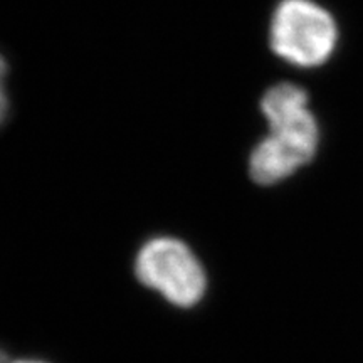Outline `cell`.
<instances>
[{
  "mask_svg": "<svg viewBox=\"0 0 363 363\" xmlns=\"http://www.w3.org/2000/svg\"><path fill=\"white\" fill-rule=\"evenodd\" d=\"M9 66L7 61L4 59L2 54H0V126L6 123L7 116H9V110H11V103H9V96L6 91V76H7Z\"/></svg>",
  "mask_w": 363,
  "mask_h": 363,
  "instance_id": "4",
  "label": "cell"
},
{
  "mask_svg": "<svg viewBox=\"0 0 363 363\" xmlns=\"http://www.w3.org/2000/svg\"><path fill=\"white\" fill-rule=\"evenodd\" d=\"M136 278L180 308L197 305L206 293V272L187 244L174 238H157L136 254Z\"/></svg>",
  "mask_w": 363,
  "mask_h": 363,
  "instance_id": "3",
  "label": "cell"
},
{
  "mask_svg": "<svg viewBox=\"0 0 363 363\" xmlns=\"http://www.w3.org/2000/svg\"><path fill=\"white\" fill-rule=\"evenodd\" d=\"M16 363H45V362H39V360H19Z\"/></svg>",
  "mask_w": 363,
  "mask_h": 363,
  "instance_id": "6",
  "label": "cell"
},
{
  "mask_svg": "<svg viewBox=\"0 0 363 363\" xmlns=\"http://www.w3.org/2000/svg\"><path fill=\"white\" fill-rule=\"evenodd\" d=\"M310 101V91L291 81H281L264 91L259 110L267 133L249 155V175L257 185L272 187L291 179L320 155L323 126Z\"/></svg>",
  "mask_w": 363,
  "mask_h": 363,
  "instance_id": "1",
  "label": "cell"
},
{
  "mask_svg": "<svg viewBox=\"0 0 363 363\" xmlns=\"http://www.w3.org/2000/svg\"><path fill=\"white\" fill-rule=\"evenodd\" d=\"M0 363H7V357H6V353H4L2 350H0Z\"/></svg>",
  "mask_w": 363,
  "mask_h": 363,
  "instance_id": "5",
  "label": "cell"
},
{
  "mask_svg": "<svg viewBox=\"0 0 363 363\" xmlns=\"http://www.w3.org/2000/svg\"><path fill=\"white\" fill-rule=\"evenodd\" d=\"M267 40L271 52L284 65L315 71L337 57L342 26L318 0H278L269 16Z\"/></svg>",
  "mask_w": 363,
  "mask_h": 363,
  "instance_id": "2",
  "label": "cell"
}]
</instances>
